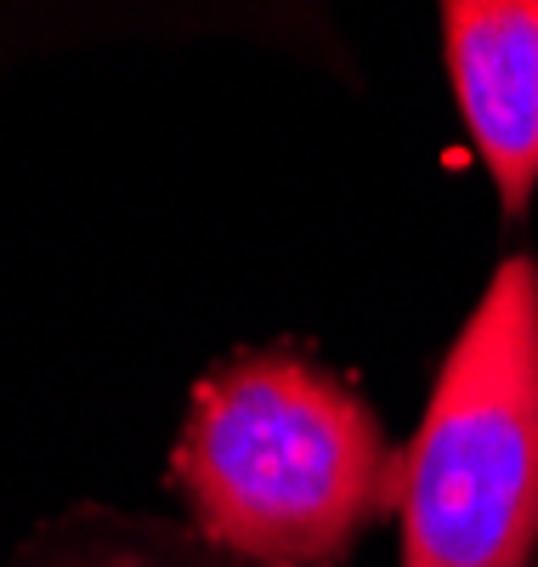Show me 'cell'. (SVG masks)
Segmentation results:
<instances>
[{"label":"cell","instance_id":"obj_1","mask_svg":"<svg viewBox=\"0 0 538 567\" xmlns=\"http://www.w3.org/2000/svg\"><path fill=\"white\" fill-rule=\"evenodd\" d=\"M176 488L210 545L250 567H340L391 488L374 409L296 352H256L199 386Z\"/></svg>","mask_w":538,"mask_h":567},{"label":"cell","instance_id":"obj_2","mask_svg":"<svg viewBox=\"0 0 538 567\" xmlns=\"http://www.w3.org/2000/svg\"><path fill=\"white\" fill-rule=\"evenodd\" d=\"M403 567L538 561V261L510 256L454 336L397 471Z\"/></svg>","mask_w":538,"mask_h":567},{"label":"cell","instance_id":"obj_3","mask_svg":"<svg viewBox=\"0 0 538 567\" xmlns=\"http://www.w3.org/2000/svg\"><path fill=\"white\" fill-rule=\"evenodd\" d=\"M443 52L470 148L521 216L538 187V0H454Z\"/></svg>","mask_w":538,"mask_h":567}]
</instances>
